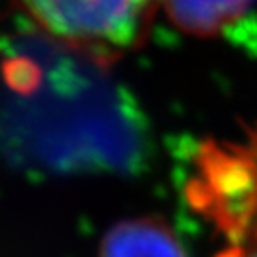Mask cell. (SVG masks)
<instances>
[{"label": "cell", "mask_w": 257, "mask_h": 257, "mask_svg": "<svg viewBox=\"0 0 257 257\" xmlns=\"http://www.w3.org/2000/svg\"><path fill=\"white\" fill-rule=\"evenodd\" d=\"M42 33L63 48L114 63L147 38L160 0H14Z\"/></svg>", "instance_id": "obj_2"}, {"label": "cell", "mask_w": 257, "mask_h": 257, "mask_svg": "<svg viewBox=\"0 0 257 257\" xmlns=\"http://www.w3.org/2000/svg\"><path fill=\"white\" fill-rule=\"evenodd\" d=\"M97 257H189L170 225L160 217H132L112 225Z\"/></svg>", "instance_id": "obj_3"}, {"label": "cell", "mask_w": 257, "mask_h": 257, "mask_svg": "<svg viewBox=\"0 0 257 257\" xmlns=\"http://www.w3.org/2000/svg\"><path fill=\"white\" fill-rule=\"evenodd\" d=\"M255 0H160L168 19L179 31L198 38H215L248 16Z\"/></svg>", "instance_id": "obj_4"}, {"label": "cell", "mask_w": 257, "mask_h": 257, "mask_svg": "<svg viewBox=\"0 0 257 257\" xmlns=\"http://www.w3.org/2000/svg\"><path fill=\"white\" fill-rule=\"evenodd\" d=\"M187 198L227 240L215 257H257V130L244 141H206Z\"/></svg>", "instance_id": "obj_1"}]
</instances>
